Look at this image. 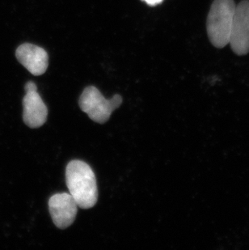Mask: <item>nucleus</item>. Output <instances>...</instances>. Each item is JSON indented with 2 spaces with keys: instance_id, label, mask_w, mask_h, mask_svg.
<instances>
[{
  "instance_id": "5",
  "label": "nucleus",
  "mask_w": 249,
  "mask_h": 250,
  "mask_svg": "<svg viewBox=\"0 0 249 250\" xmlns=\"http://www.w3.org/2000/svg\"><path fill=\"white\" fill-rule=\"evenodd\" d=\"M25 96L23 99V119L30 128L41 127L47 119L48 109L38 92V87L33 82L25 84Z\"/></svg>"
},
{
  "instance_id": "3",
  "label": "nucleus",
  "mask_w": 249,
  "mask_h": 250,
  "mask_svg": "<svg viewBox=\"0 0 249 250\" xmlns=\"http://www.w3.org/2000/svg\"><path fill=\"white\" fill-rule=\"evenodd\" d=\"M123 103V97L115 95L110 100H107L97 87H87L80 96L79 104L80 109L87 113L92 121L100 124L107 123L111 114Z\"/></svg>"
},
{
  "instance_id": "1",
  "label": "nucleus",
  "mask_w": 249,
  "mask_h": 250,
  "mask_svg": "<svg viewBox=\"0 0 249 250\" xmlns=\"http://www.w3.org/2000/svg\"><path fill=\"white\" fill-rule=\"evenodd\" d=\"M66 182L78 207L89 209L97 204L98 189L94 172L87 163L72 161L66 166Z\"/></svg>"
},
{
  "instance_id": "4",
  "label": "nucleus",
  "mask_w": 249,
  "mask_h": 250,
  "mask_svg": "<svg viewBox=\"0 0 249 250\" xmlns=\"http://www.w3.org/2000/svg\"><path fill=\"white\" fill-rule=\"evenodd\" d=\"M229 44L237 55L249 53V0L242 1L235 7Z\"/></svg>"
},
{
  "instance_id": "6",
  "label": "nucleus",
  "mask_w": 249,
  "mask_h": 250,
  "mask_svg": "<svg viewBox=\"0 0 249 250\" xmlns=\"http://www.w3.org/2000/svg\"><path fill=\"white\" fill-rule=\"evenodd\" d=\"M49 210L55 226L60 229H66L75 221L78 205L71 194L62 193L54 194L50 198Z\"/></svg>"
},
{
  "instance_id": "8",
  "label": "nucleus",
  "mask_w": 249,
  "mask_h": 250,
  "mask_svg": "<svg viewBox=\"0 0 249 250\" xmlns=\"http://www.w3.org/2000/svg\"><path fill=\"white\" fill-rule=\"evenodd\" d=\"M144 1L150 6H155V5L160 4V2H162L164 0H144Z\"/></svg>"
},
{
  "instance_id": "2",
  "label": "nucleus",
  "mask_w": 249,
  "mask_h": 250,
  "mask_svg": "<svg viewBox=\"0 0 249 250\" xmlns=\"http://www.w3.org/2000/svg\"><path fill=\"white\" fill-rule=\"evenodd\" d=\"M234 0H214L207 17V34L212 45L219 49L229 44L233 17L235 14Z\"/></svg>"
},
{
  "instance_id": "7",
  "label": "nucleus",
  "mask_w": 249,
  "mask_h": 250,
  "mask_svg": "<svg viewBox=\"0 0 249 250\" xmlns=\"http://www.w3.org/2000/svg\"><path fill=\"white\" fill-rule=\"evenodd\" d=\"M18 61L33 76H41L48 68L49 57L42 48L25 43L20 45L16 51Z\"/></svg>"
}]
</instances>
